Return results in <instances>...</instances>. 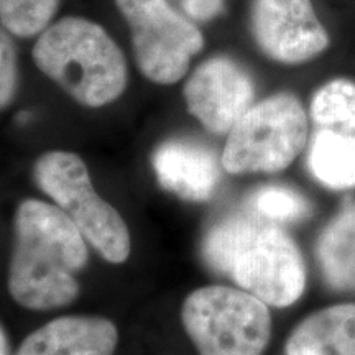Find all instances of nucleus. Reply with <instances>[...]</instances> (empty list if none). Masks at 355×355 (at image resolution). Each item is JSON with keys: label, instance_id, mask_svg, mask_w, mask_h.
<instances>
[{"label": "nucleus", "instance_id": "10", "mask_svg": "<svg viewBox=\"0 0 355 355\" xmlns=\"http://www.w3.org/2000/svg\"><path fill=\"white\" fill-rule=\"evenodd\" d=\"M117 327L107 318L63 316L33 331L15 355H114Z\"/></svg>", "mask_w": 355, "mask_h": 355}, {"label": "nucleus", "instance_id": "19", "mask_svg": "<svg viewBox=\"0 0 355 355\" xmlns=\"http://www.w3.org/2000/svg\"><path fill=\"white\" fill-rule=\"evenodd\" d=\"M188 19L207 21L219 15L224 8V0H176Z\"/></svg>", "mask_w": 355, "mask_h": 355}, {"label": "nucleus", "instance_id": "3", "mask_svg": "<svg viewBox=\"0 0 355 355\" xmlns=\"http://www.w3.org/2000/svg\"><path fill=\"white\" fill-rule=\"evenodd\" d=\"M32 55L44 76L86 107L107 105L127 87V64L119 44L101 25L81 17L48 26Z\"/></svg>", "mask_w": 355, "mask_h": 355}, {"label": "nucleus", "instance_id": "1", "mask_svg": "<svg viewBox=\"0 0 355 355\" xmlns=\"http://www.w3.org/2000/svg\"><path fill=\"white\" fill-rule=\"evenodd\" d=\"M86 261V239L60 207L38 199L19 204L7 282L17 304L48 311L73 303Z\"/></svg>", "mask_w": 355, "mask_h": 355}, {"label": "nucleus", "instance_id": "4", "mask_svg": "<svg viewBox=\"0 0 355 355\" xmlns=\"http://www.w3.org/2000/svg\"><path fill=\"white\" fill-rule=\"evenodd\" d=\"M181 321L199 355H263L272 334L268 304L241 288L194 290Z\"/></svg>", "mask_w": 355, "mask_h": 355}, {"label": "nucleus", "instance_id": "15", "mask_svg": "<svg viewBox=\"0 0 355 355\" xmlns=\"http://www.w3.org/2000/svg\"><path fill=\"white\" fill-rule=\"evenodd\" d=\"M309 115L321 128L355 132V83L332 79L314 92Z\"/></svg>", "mask_w": 355, "mask_h": 355}, {"label": "nucleus", "instance_id": "11", "mask_svg": "<svg viewBox=\"0 0 355 355\" xmlns=\"http://www.w3.org/2000/svg\"><path fill=\"white\" fill-rule=\"evenodd\" d=\"M152 163L158 183L186 201H207L220 181L214 155L189 141L171 140L159 145Z\"/></svg>", "mask_w": 355, "mask_h": 355}, {"label": "nucleus", "instance_id": "5", "mask_svg": "<svg viewBox=\"0 0 355 355\" xmlns=\"http://www.w3.org/2000/svg\"><path fill=\"white\" fill-rule=\"evenodd\" d=\"M33 178L40 189L79 229L84 239L110 263H123L130 255L127 224L96 193L86 165L78 155L48 152L37 159Z\"/></svg>", "mask_w": 355, "mask_h": 355}, {"label": "nucleus", "instance_id": "9", "mask_svg": "<svg viewBox=\"0 0 355 355\" xmlns=\"http://www.w3.org/2000/svg\"><path fill=\"white\" fill-rule=\"evenodd\" d=\"M255 86L250 74L227 56H214L199 64L184 86L191 115L204 128L225 135L254 105Z\"/></svg>", "mask_w": 355, "mask_h": 355}, {"label": "nucleus", "instance_id": "2", "mask_svg": "<svg viewBox=\"0 0 355 355\" xmlns=\"http://www.w3.org/2000/svg\"><path fill=\"white\" fill-rule=\"evenodd\" d=\"M202 255L214 272L268 306L286 308L304 293L300 248L272 222L247 216L220 220L204 239Z\"/></svg>", "mask_w": 355, "mask_h": 355}, {"label": "nucleus", "instance_id": "6", "mask_svg": "<svg viewBox=\"0 0 355 355\" xmlns=\"http://www.w3.org/2000/svg\"><path fill=\"white\" fill-rule=\"evenodd\" d=\"M308 144V115L298 97L277 94L254 104L227 133L222 166L232 175L277 173Z\"/></svg>", "mask_w": 355, "mask_h": 355}, {"label": "nucleus", "instance_id": "14", "mask_svg": "<svg viewBox=\"0 0 355 355\" xmlns=\"http://www.w3.org/2000/svg\"><path fill=\"white\" fill-rule=\"evenodd\" d=\"M308 166L331 189L355 188V133L321 128L311 140Z\"/></svg>", "mask_w": 355, "mask_h": 355}, {"label": "nucleus", "instance_id": "7", "mask_svg": "<svg viewBox=\"0 0 355 355\" xmlns=\"http://www.w3.org/2000/svg\"><path fill=\"white\" fill-rule=\"evenodd\" d=\"M130 25L133 53L145 78L175 84L188 73L191 58L204 46L201 30L168 0H115Z\"/></svg>", "mask_w": 355, "mask_h": 355}, {"label": "nucleus", "instance_id": "8", "mask_svg": "<svg viewBox=\"0 0 355 355\" xmlns=\"http://www.w3.org/2000/svg\"><path fill=\"white\" fill-rule=\"evenodd\" d=\"M250 30L260 50L283 64L311 61L331 43L311 0H254Z\"/></svg>", "mask_w": 355, "mask_h": 355}, {"label": "nucleus", "instance_id": "13", "mask_svg": "<svg viewBox=\"0 0 355 355\" xmlns=\"http://www.w3.org/2000/svg\"><path fill=\"white\" fill-rule=\"evenodd\" d=\"M318 261L331 288L355 293V204L347 202L318 241Z\"/></svg>", "mask_w": 355, "mask_h": 355}, {"label": "nucleus", "instance_id": "16", "mask_svg": "<svg viewBox=\"0 0 355 355\" xmlns=\"http://www.w3.org/2000/svg\"><path fill=\"white\" fill-rule=\"evenodd\" d=\"M60 0H0V25L20 38L40 35L50 26Z\"/></svg>", "mask_w": 355, "mask_h": 355}, {"label": "nucleus", "instance_id": "18", "mask_svg": "<svg viewBox=\"0 0 355 355\" xmlns=\"http://www.w3.org/2000/svg\"><path fill=\"white\" fill-rule=\"evenodd\" d=\"M19 87L17 48L10 35L0 26V110L12 104Z\"/></svg>", "mask_w": 355, "mask_h": 355}, {"label": "nucleus", "instance_id": "12", "mask_svg": "<svg viewBox=\"0 0 355 355\" xmlns=\"http://www.w3.org/2000/svg\"><path fill=\"white\" fill-rule=\"evenodd\" d=\"M286 355H355V304L316 311L293 331Z\"/></svg>", "mask_w": 355, "mask_h": 355}, {"label": "nucleus", "instance_id": "20", "mask_svg": "<svg viewBox=\"0 0 355 355\" xmlns=\"http://www.w3.org/2000/svg\"><path fill=\"white\" fill-rule=\"evenodd\" d=\"M0 355H10V349H8V340L6 336V331L0 326Z\"/></svg>", "mask_w": 355, "mask_h": 355}, {"label": "nucleus", "instance_id": "17", "mask_svg": "<svg viewBox=\"0 0 355 355\" xmlns=\"http://www.w3.org/2000/svg\"><path fill=\"white\" fill-rule=\"evenodd\" d=\"M252 207L263 219L273 222H295L309 216L311 207L298 191L285 186H266L250 199Z\"/></svg>", "mask_w": 355, "mask_h": 355}]
</instances>
